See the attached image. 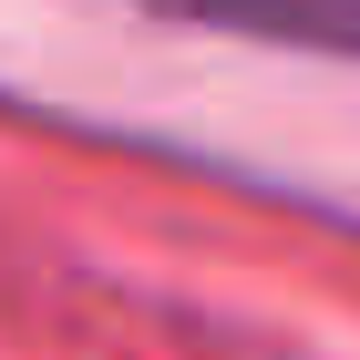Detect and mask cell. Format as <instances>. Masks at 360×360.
Segmentation results:
<instances>
[{"label": "cell", "instance_id": "6da1fadb", "mask_svg": "<svg viewBox=\"0 0 360 360\" xmlns=\"http://www.w3.org/2000/svg\"><path fill=\"white\" fill-rule=\"evenodd\" d=\"M186 31H226V41H278V52L360 62V0H144Z\"/></svg>", "mask_w": 360, "mask_h": 360}]
</instances>
